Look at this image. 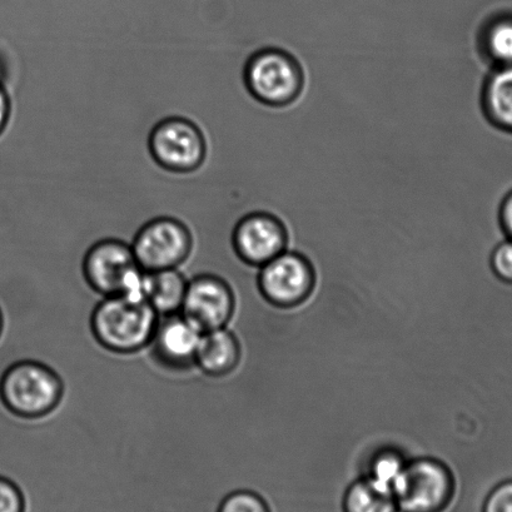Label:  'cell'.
Wrapping results in <instances>:
<instances>
[{
	"instance_id": "30bf717a",
	"label": "cell",
	"mask_w": 512,
	"mask_h": 512,
	"mask_svg": "<svg viewBox=\"0 0 512 512\" xmlns=\"http://www.w3.org/2000/svg\"><path fill=\"white\" fill-rule=\"evenodd\" d=\"M203 333L181 312L159 316L156 331L148 347L157 365L172 372H185L196 367L198 347Z\"/></svg>"
},
{
	"instance_id": "3957f363",
	"label": "cell",
	"mask_w": 512,
	"mask_h": 512,
	"mask_svg": "<svg viewBox=\"0 0 512 512\" xmlns=\"http://www.w3.org/2000/svg\"><path fill=\"white\" fill-rule=\"evenodd\" d=\"M82 270L84 280L98 295L146 300V271L126 242L111 238L94 243L83 258Z\"/></svg>"
},
{
	"instance_id": "ffe728a7",
	"label": "cell",
	"mask_w": 512,
	"mask_h": 512,
	"mask_svg": "<svg viewBox=\"0 0 512 512\" xmlns=\"http://www.w3.org/2000/svg\"><path fill=\"white\" fill-rule=\"evenodd\" d=\"M491 267L499 280L512 285V240L502 238L491 253Z\"/></svg>"
},
{
	"instance_id": "7402d4cb",
	"label": "cell",
	"mask_w": 512,
	"mask_h": 512,
	"mask_svg": "<svg viewBox=\"0 0 512 512\" xmlns=\"http://www.w3.org/2000/svg\"><path fill=\"white\" fill-rule=\"evenodd\" d=\"M500 222L507 238L512 240V192L502 202L500 210Z\"/></svg>"
},
{
	"instance_id": "d6986e66",
	"label": "cell",
	"mask_w": 512,
	"mask_h": 512,
	"mask_svg": "<svg viewBox=\"0 0 512 512\" xmlns=\"http://www.w3.org/2000/svg\"><path fill=\"white\" fill-rule=\"evenodd\" d=\"M26 496L18 482L0 475V512H26Z\"/></svg>"
},
{
	"instance_id": "7a4b0ae2",
	"label": "cell",
	"mask_w": 512,
	"mask_h": 512,
	"mask_svg": "<svg viewBox=\"0 0 512 512\" xmlns=\"http://www.w3.org/2000/svg\"><path fill=\"white\" fill-rule=\"evenodd\" d=\"M64 396V382L43 362H14L0 376V402L24 420L43 419L56 411Z\"/></svg>"
},
{
	"instance_id": "ac0fdd59",
	"label": "cell",
	"mask_w": 512,
	"mask_h": 512,
	"mask_svg": "<svg viewBox=\"0 0 512 512\" xmlns=\"http://www.w3.org/2000/svg\"><path fill=\"white\" fill-rule=\"evenodd\" d=\"M217 512H270V509L256 492L236 490L223 496Z\"/></svg>"
},
{
	"instance_id": "2e32d148",
	"label": "cell",
	"mask_w": 512,
	"mask_h": 512,
	"mask_svg": "<svg viewBox=\"0 0 512 512\" xmlns=\"http://www.w3.org/2000/svg\"><path fill=\"white\" fill-rule=\"evenodd\" d=\"M345 512H397L395 497L367 479L352 484L345 496Z\"/></svg>"
},
{
	"instance_id": "5bb4252c",
	"label": "cell",
	"mask_w": 512,
	"mask_h": 512,
	"mask_svg": "<svg viewBox=\"0 0 512 512\" xmlns=\"http://www.w3.org/2000/svg\"><path fill=\"white\" fill-rule=\"evenodd\" d=\"M481 103L492 123L512 132V66L492 69L482 86Z\"/></svg>"
},
{
	"instance_id": "9a60e30c",
	"label": "cell",
	"mask_w": 512,
	"mask_h": 512,
	"mask_svg": "<svg viewBox=\"0 0 512 512\" xmlns=\"http://www.w3.org/2000/svg\"><path fill=\"white\" fill-rule=\"evenodd\" d=\"M484 56L495 67L512 66V14L496 13L481 31Z\"/></svg>"
},
{
	"instance_id": "ba28073f",
	"label": "cell",
	"mask_w": 512,
	"mask_h": 512,
	"mask_svg": "<svg viewBox=\"0 0 512 512\" xmlns=\"http://www.w3.org/2000/svg\"><path fill=\"white\" fill-rule=\"evenodd\" d=\"M315 285L311 263L298 253L282 252L261 267L258 286L272 305L292 307L310 297Z\"/></svg>"
},
{
	"instance_id": "5b68a950",
	"label": "cell",
	"mask_w": 512,
	"mask_h": 512,
	"mask_svg": "<svg viewBox=\"0 0 512 512\" xmlns=\"http://www.w3.org/2000/svg\"><path fill=\"white\" fill-rule=\"evenodd\" d=\"M454 480L442 462L419 459L407 462L395 500L401 512H441L452 499Z\"/></svg>"
},
{
	"instance_id": "8992f818",
	"label": "cell",
	"mask_w": 512,
	"mask_h": 512,
	"mask_svg": "<svg viewBox=\"0 0 512 512\" xmlns=\"http://www.w3.org/2000/svg\"><path fill=\"white\" fill-rule=\"evenodd\" d=\"M149 151L154 161L167 171L188 173L202 166L207 144L195 123L186 118L172 117L152 129Z\"/></svg>"
},
{
	"instance_id": "6da1fadb",
	"label": "cell",
	"mask_w": 512,
	"mask_h": 512,
	"mask_svg": "<svg viewBox=\"0 0 512 512\" xmlns=\"http://www.w3.org/2000/svg\"><path fill=\"white\" fill-rule=\"evenodd\" d=\"M158 321V313L146 300L103 297L92 312L91 331L104 350L133 355L151 344Z\"/></svg>"
},
{
	"instance_id": "e0dca14e",
	"label": "cell",
	"mask_w": 512,
	"mask_h": 512,
	"mask_svg": "<svg viewBox=\"0 0 512 512\" xmlns=\"http://www.w3.org/2000/svg\"><path fill=\"white\" fill-rule=\"evenodd\" d=\"M406 466L407 461L399 452H380L372 459L369 474L365 479L395 497L397 486L400 484Z\"/></svg>"
},
{
	"instance_id": "7c38bea8",
	"label": "cell",
	"mask_w": 512,
	"mask_h": 512,
	"mask_svg": "<svg viewBox=\"0 0 512 512\" xmlns=\"http://www.w3.org/2000/svg\"><path fill=\"white\" fill-rule=\"evenodd\" d=\"M242 350L235 333L227 327L203 333L196 367L210 377H225L240 365Z\"/></svg>"
},
{
	"instance_id": "4fadbf2b",
	"label": "cell",
	"mask_w": 512,
	"mask_h": 512,
	"mask_svg": "<svg viewBox=\"0 0 512 512\" xmlns=\"http://www.w3.org/2000/svg\"><path fill=\"white\" fill-rule=\"evenodd\" d=\"M188 281L178 268L146 272V300L159 316L173 315L182 311Z\"/></svg>"
},
{
	"instance_id": "52a82bcc",
	"label": "cell",
	"mask_w": 512,
	"mask_h": 512,
	"mask_svg": "<svg viewBox=\"0 0 512 512\" xmlns=\"http://www.w3.org/2000/svg\"><path fill=\"white\" fill-rule=\"evenodd\" d=\"M245 79L253 97L271 106L290 103L302 91L300 67L277 49L256 53L247 63Z\"/></svg>"
},
{
	"instance_id": "8fae6325",
	"label": "cell",
	"mask_w": 512,
	"mask_h": 512,
	"mask_svg": "<svg viewBox=\"0 0 512 512\" xmlns=\"http://www.w3.org/2000/svg\"><path fill=\"white\" fill-rule=\"evenodd\" d=\"M232 245L243 262L262 267L286 251L287 232L278 218L251 213L237 223Z\"/></svg>"
},
{
	"instance_id": "d4e9b609",
	"label": "cell",
	"mask_w": 512,
	"mask_h": 512,
	"mask_svg": "<svg viewBox=\"0 0 512 512\" xmlns=\"http://www.w3.org/2000/svg\"><path fill=\"white\" fill-rule=\"evenodd\" d=\"M3 77H4V66H3L2 61H0V83L3 82Z\"/></svg>"
},
{
	"instance_id": "44dd1931",
	"label": "cell",
	"mask_w": 512,
	"mask_h": 512,
	"mask_svg": "<svg viewBox=\"0 0 512 512\" xmlns=\"http://www.w3.org/2000/svg\"><path fill=\"white\" fill-rule=\"evenodd\" d=\"M482 512H512V481L502 482L491 491Z\"/></svg>"
},
{
	"instance_id": "cb8c5ba5",
	"label": "cell",
	"mask_w": 512,
	"mask_h": 512,
	"mask_svg": "<svg viewBox=\"0 0 512 512\" xmlns=\"http://www.w3.org/2000/svg\"><path fill=\"white\" fill-rule=\"evenodd\" d=\"M3 331H4V315H3L2 308H0V338H2Z\"/></svg>"
},
{
	"instance_id": "603a6c76",
	"label": "cell",
	"mask_w": 512,
	"mask_h": 512,
	"mask_svg": "<svg viewBox=\"0 0 512 512\" xmlns=\"http://www.w3.org/2000/svg\"><path fill=\"white\" fill-rule=\"evenodd\" d=\"M9 117H11V99L3 84L0 83V134L6 129Z\"/></svg>"
},
{
	"instance_id": "9c48e42d",
	"label": "cell",
	"mask_w": 512,
	"mask_h": 512,
	"mask_svg": "<svg viewBox=\"0 0 512 512\" xmlns=\"http://www.w3.org/2000/svg\"><path fill=\"white\" fill-rule=\"evenodd\" d=\"M235 310V292L222 277L203 273L188 281L181 313L202 332L227 327Z\"/></svg>"
},
{
	"instance_id": "277c9868",
	"label": "cell",
	"mask_w": 512,
	"mask_h": 512,
	"mask_svg": "<svg viewBox=\"0 0 512 512\" xmlns=\"http://www.w3.org/2000/svg\"><path fill=\"white\" fill-rule=\"evenodd\" d=\"M131 246L142 270L157 272L183 265L191 256L193 238L185 223L159 217L137 232Z\"/></svg>"
}]
</instances>
